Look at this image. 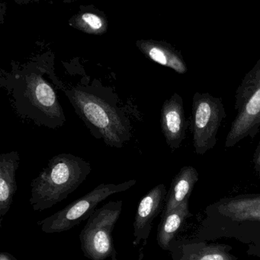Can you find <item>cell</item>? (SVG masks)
I'll list each match as a JSON object with an SVG mask.
<instances>
[{"instance_id":"cell-1","label":"cell","mask_w":260,"mask_h":260,"mask_svg":"<svg viewBox=\"0 0 260 260\" xmlns=\"http://www.w3.org/2000/svg\"><path fill=\"white\" fill-rule=\"evenodd\" d=\"M75 111L97 139L121 148L130 140L131 123L125 113L99 88L78 85L65 90Z\"/></svg>"},{"instance_id":"cell-2","label":"cell","mask_w":260,"mask_h":260,"mask_svg":"<svg viewBox=\"0 0 260 260\" xmlns=\"http://www.w3.org/2000/svg\"><path fill=\"white\" fill-rule=\"evenodd\" d=\"M90 164L72 154H60L31 183L30 203L41 212L64 201L74 192L91 172Z\"/></svg>"},{"instance_id":"cell-3","label":"cell","mask_w":260,"mask_h":260,"mask_svg":"<svg viewBox=\"0 0 260 260\" xmlns=\"http://www.w3.org/2000/svg\"><path fill=\"white\" fill-rule=\"evenodd\" d=\"M235 108L238 114L227 133L226 148L246 138L253 139L260 132V58L238 87Z\"/></svg>"},{"instance_id":"cell-4","label":"cell","mask_w":260,"mask_h":260,"mask_svg":"<svg viewBox=\"0 0 260 260\" xmlns=\"http://www.w3.org/2000/svg\"><path fill=\"white\" fill-rule=\"evenodd\" d=\"M123 202L110 201L96 209L79 234L80 247L90 260H117L112 232L120 217Z\"/></svg>"},{"instance_id":"cell-5","label":"cell","mask_w":260,"mask_h":260,"mask_svg":"<svg viewBox=\"0 0 260 260\" xmlns=\"http://www.w3.org/2000/svg\"><path fill=\"white\" fill-rule=\"evenodd\" d=\"M136 183L137 180H131L119 184L102 183L56 213L38 221V224L46 234L61 233L70 231L88 219L99 203L113 194L128 190Z\"/></svg>"},{"instance_id":"cell-6","label":"cell","mask_w":260,"mask_h":260,"mask_svg":"<svg viewBox=\"0 0 260 260\" xmlns=\"http://www.w3.org/2000/svg\"><path fill=\"white\" fill-rule=\"evenodd\" d=\"M226 116L221 98L207 92H195L192 98L189 129L197 154L203 155L215 148L218 131Z\"/></svg>"},{"instance_id":"cell-7","label":"cell","mask_w":260,"mask_h":260,"mask_svg":"<svg viewBox=\"0 0 260 260\" xmlns=\"http://www.w3.org/2000/svg\"><path fill=\"white\" fill-rule=\"evenodd\" d=\"M23 81V93L25 103L32 106L33 110L40 112L47 120L50 119L53 126H62L65 122L64 111L58 102L56 92L50 84L40 76H32Z\"/></svg>"},{"instance_id":"cell-8","label":"cell","mask_w":260,"mask_h":260,"mask_svg":"<svg viewBox=\"0 0 260 260\" xmlns=\"http://www.w3.org/2000/svg\"><path fill=\"white\" fill-rule=\"evenodd\" d=\"M189 121L185 114L183 98L174 93L165 101L160 112V126L166 144L172 151L180 148L186 138Z\"/></svg>"},{"instance_id":"cell-9","label":"cell","mask_w":260,"mask_h":260,"mask_svg":"<svg viewBox=\"0 0 260 260\" xmlns=\"http://www.w3.org/2000/svg\"><path fill=\"white\" fill-rule=\"evenodd\" d=\"M166 186L163 183L157 185L149 191L139 203L134 221V245L140 244L142 240L145 245L149 238L152 223L156 217L163 210L166 200Z\"/></svg>"},{"instance_id":"cell-10","label":"cell","mask_w":260,"mask_h":260,"mask_svg":"<svg viewBox=\"0 0 260 260\" xmlns=\"http://www.w3.org/2000/svg\"><path fill=\"white\" fill-rule=\"evenodd\" d=\"M218 212L233 221H260V194L223 199L217 204Z\"/></svg>"},{"instance_id":"cell-11","label":"cell","mask_w":260,"mask_h":260,"mask_svg":"<svg viewBox=\"0 0 260 260\" xmlns=\"http://www.w3.org/2000/svg\"><path fill=\"white\" fill-rule=\"evenodd\" d=\"M20 155L17 151L0 155V216L4 217L10 209L17 191L15 174L18 169Z\"/></svg>"},{"instance_id":"cell-12","label":"cell","mask_w":260,"mask_h":260,"mask_svg":"<svg viewBox=\"0 0 260 260\" xmlns=\"http://www.w3.org/2000/svg\"><path fill=\"white\" fill-rule=\"evenodd\" d=\"M198 181V173L192 166H184L172 179L170 188L166 194L162 215L178 207L183 202L189 200L194 186Z\"/></svg>"},{"instance_id":"cell-13","label":"cell","mask_w":260,"mask_h":260,"mask_svg":"<svg viewBox=\"0 0 260 260\" xmlns=\"http://www.w3.org/2000/svg\"><path fill=\"white\" fill-rule=\"evenodd\" d=\"M189 215V200L183 202L170 212L162 215L161 221L157 230V240L158 245L163 250L170 248L176 235Z\"/></svg>"},{"instance_id":"cell-14","label":"cell","mask_w":260,"mask_h":260,"mask_svg":"<svg viewBox=\"0 0 260 260\" xmlns=\"http://www.w3.org/2000/svg\"><path fill=\"white\" fill-rule=\"evenodd\" d=\"M228 247L224 245L183 244L181 256L174 260H236L227 252Z\"/></svg>"},{"instance_id":"cell-15","label":"cell","mask_w":260,"mask_h":260,"mask_svg":"<svg viewBox=\"0 0 260 260\" xmlns=\"http://www.w3.org/2000/svg\"><path fill=\"white\" fill-rule=\"evenodd\" d=\"M145 53L154 62L164 66L180 75L187 73L188 67L180 52L169 46L151 44L143 47Z\"/></svg>"},{"instance_id":"cell-16","label":"cell","mask_w":260,"mask_h":260,"mask_svg":"<svg viewBox=\"0 0 260 260\" xmlns=\"http://www.w3.org/2000/svg\"><path fill=\"white\" fill-rule=\"evenodd\" d=\"M82 19L89 24L93 29H99L102 27V23L100 18L93 14L87 13L82 15Z\"/></svg>"},{"instance_id":"cell-17","label":"cell","mask_w":260,"mask_h":260,"mask_svg":"<svg viewBox=\"0 0 260 260\" xmlns=\"http://www.w3.org/2000/svg\"><path fill=\"white\" fill-rule=\"evenodd\" d=\"M253 169L257 174H260V142L253 155Z\"/></svg>"},{"instance_id":"cell-18","label":"cell","mask_w":260,"mask_h":260,"mask_svg":"<svg viewBox=\"0 0 260 260\" xmlns=\"http://www.w3.org/2000/svg\"><path fill=\"white\" fill-rule=\"evenodd\" d=\"M0 260H17L10 253H7V252H2L0 253Z\"/></svg>"}]
</instances>
